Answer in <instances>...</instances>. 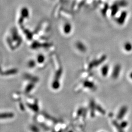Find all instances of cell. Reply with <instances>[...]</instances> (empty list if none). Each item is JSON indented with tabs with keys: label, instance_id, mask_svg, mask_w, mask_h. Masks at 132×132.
Segmentation results:
<instances>
[{
	"label": "cell",
	"instance_id": "obj_2",
	"mask_svg": "<svg viewBox=\"0 0 132 132\" xmlns=\"http://www.w3.org/2000/svg\"><path fill=\"white\" fill-rule=\"evenodd\" d=\"M131 77L132 78V73L131 74Z\"/></svg>",
	"mask_w": 132,
	"mask_h": 132
},
{
	"label": "cell",
	"instance_id": "obj_1",
	"mask_svg": "<svg viewBox=\"0 0 132 132\" xmlns=\"http://www.w3.org/2000/svg\"><path fill=\"white\" fill-rule=\"evenodd\" d=\"M125 48L127 51H130L132 49V46L131 44H126L125 46Z\"/></svg>",
	"mask_w": 132,
	"mask_h": 132
}]
</instances>
